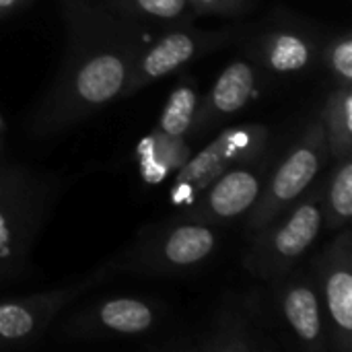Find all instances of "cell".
I'll use <instances>...</instances> for the list:
<instances>
[{
    "instance_id": "obj_18",
    "label": "cell",
    "mask_w": 352,
    "mask_h": 352,
    "mask_svg": "<svg viewBox=\"0 0 352 352\" xmlns=\"http://www.w3.org/2000/svg\"><path fill=\"white\" fill-rule=\"evenodd\" d=\"M198 107L200 101H198L196 87L192 80L184 78L167 97L157 128L171 136H186L196 124Z\"/></svg>"
},
{
    "instance_id": "obj_23",
    "label": "cell",
    "mask_w": 352,
    "mask_h": 352,
    "mask_svg": "<svg viewBox=\"0 0 352 352\" xmlns=\"http://www.w3.org/2000/svg\"><path fill=\"white\" fill-rule=\"evenodd\" d=\"M21 2H23V0H0V16H4V14L12 12Z\"/></svg>"
},
{
    "instance_id": "obj_3",
    "label": "cell",
    "mask_w": 352,
    "mask_h": 352,
    "mask_svg": "<svg viewBox=\"0 0 352 352\" xmlns=\"http://www.w3.org/2000/svg\"><path fill=\"white\" fill-rule=\"evenodd\" d=\"M324 190H314L301 202L297 200L285 214L258 231L254 245L245 258V266L260 278H276L285 274L320 237L324 229L322 217Z\"/></svg>"
},
{
    "instance_id": "obj_1",
    "label": "cell",
    "mask_w": 352,
    "mask_h": 352,
    "mask_svg": "<svg viewBox=\"0 0 352 352\" xmlns=\"http://www.w3.org/2000/svg\"><path fill=\"white\" fill-rule=\"evenodd\" d=\"M56 188L25 167H0V283L27 268Z\"/></svg>"
},
{
    "instance_id": "obj_16",
    "label": "cell",
    "mask_w": 352,
    "mask_h": 352,
    "mask_svg": "<svg viewBox=\"0 0 352 352\" xmlns=\"http://www.w3.org/2000/svg\"><path fill=\"white\" fill-rule=\"evenodd\" d=\"M324 227L334 231L349 225L352 219V155L336 159L330 182L322 198Z\"/></svg>"
},
{
    "instance_id": "obj_9",
    "label": "cell",
    "mask_w": 352,
    "mask_h": 352,
    "mask_svg": "<svg viewBox=\"0 0 352 352\" xmlns=\"http://www.w3.org/2000/svg\"><path fill=\"white\" fill-rule=\"evenodd\" d=\"M322 303L328 336L342 352L352 351V260L351 233L344 231L322 256Z\"/></svg>"
},
{
    "instance_id": "obj_20",
    "label": "cell",
    "mask_w": 352,
    "mask_h": 352,
    "mask_svg": "<svg viewBox=\"0 0 352 352\" xmlns=\"http://www.w3.org/2000/svg\"><path fill=\"white\" fill-rule=\"evenodd\" d=\"M328 64L338 85H352V37L344 33L336 37L328 50Z\"/></svg>"
},
{
    "instance_id": "obj_17",
    "label": "cell",
    "mask_w": 352,
    "mask_h": 352,
    "mask_svg": "<svg viewBox=\"0 0 352 352\" xmlns=\"http://www.w3.org/2000/svg\"><path fill=\"white\" fill-rule=\"evenodd\" d=\"M262 58L270 70L278 74H287L307 68L314 58V50L303 35L291 31H278L264 39Z\"/></svg>"
},
{
    "instance_id": "obj_14",
    "label": "cell",
    "mask_w": 352,
    "mask_h": 352,
    "mask_svg": "<svg viewBox=\"0 0 352 352\" xmlns=\"http://www.w3.org/2000/svg\"><path fill=\"white\" fill-rule=\"evenodd\" d=\"M93 322L111 334H120V336H138L144 334L153 322H155V314L153 309L140 301V299H132V297H118V299H107L103 301L93 316Z\"/></svg>"
},
{
    "instance_id": "obj_13",
    "label": "cell",
    "mask_w": 352,
    "mask_h": 352,
    "mask_svg": "<svg viewBox=\"0 0 352 352\" xmlns=\"http://www.w3.org/2000/svg\"><path fill=\"white\" fill-rule=\"evenodd\" d=\"M192 157L186 136H171L159 128L148 132L136 144V163L146 184H161L173 177Z\"/></svg>"
},
{
    "instance_id": "obj_15",
    "label": "cell",
    "mask_w": 352,
    "mask_h": 352,
    "mask_svg": "<svg viewBox=\"0 0 352 352\" xmlns=\"http://www.w3.org/2000/svg\"><path fill=\"white\" fill-rule=\"evenodd\" d=\"M328 153L336 161L352 155V85H338L326 99L322 109Z\"/></svg>"
},
{
    "instance_id": "obj_11",
    "label": "cell",
    "mask_w": 352,
    "mask_h": 352,
    "mask_svg": "<svg viewBox=\"0 0 352 352\" xmlns=\"http://www.w3.org/2000/svg\"><path fill=\"white\" fill-rule=\"evenodd\" d=\"M256 87H258L256 68L245 60L231 62L214 80L204 105L198 107L196 126H206L219 118L241 111L252 101Z\"/></svg>"
},
{
    "instance_id": "obj_21",
    "label": "cell",
    "mask_w": 352,
    "mask_h": 352,
    "mask_svg": "<svg viewBox=\"0 0 352 352\" xmlns=\"http://www.w3.org/2000/svg\"><path fill=\"white\" fill-rule=\"evenodd\" d=\"M134 8L153 19H177L190 6V0H132Z\"/></svg>"
},
{
    "instance_id": "obj_4",
    "label": "cell",
    "mask_w": 352,
    "mask_h": 352,
    "mask_svg": "<svg viewBox=\"0 0 352 352\" xmlns=\"http://www.w3.org/2000/svg\"><path fill=\"white\" fill-rule=\"evenodd\" d=\"M268 136L270 130L264 124L235 126L221 132L200 153H192L186 165L173 175L171 202L186 206L227 169L254 163L264 153Z\"/></svg>"
},
{
    "instance_id": "obj_8",
    "label": "cell",
    "mask_w": 352,
    "mask_h": 352,
    "mask_svg": "<svg viewBox=\"0 0 352 352\" xmlns=\"http://www.w3.org/2000/svg\"><path fill=\"white\" fill-rule=\"evenodd\" d=\"M262 177L248 165H235L212 179L179 214V221L202 225L225 223L245 214L262 192Z\"/></svg>"
},
{
    "instance_id": "obj_6",
    "label": "cell",
    "mask_w": 352,
    "mask_h": 352,
    "mask_svg": "<svg viewBox=\"0 0 352 352\" xmlns=\"http://www.w3.org/2000/svg\"><path fill=\"white\" fill-rule=\"evenodd\" d=\"M214 248L217 233L210 229V225L179 221L146 239V243L138 250V254H132V258L136 268L173 272L196 268L212 256Z\"/></svg>"
},
{
    "instance_id": "obj_5",
    "label": "cell",
    "mask_w": 352,
    "mask_h": 352,
    "mask_svg": "<svg viewBox=\"0 0 352 352\" xmlns=\"http://www.w3.org/2000/svg\"><path fill=\"white\" fill-rule=\"evenodd\" d=\"M132 66L134 58L118 50H101L82 60L62 93L60 109L54 120L70 122L122 95Z\"/></svg>"
},
{
    "instance_id": "obj_7",
    "label": "cell",
    "mask_w": 352,
    "mask_h": 352,
    "mask_svg": "<svg viewBox=\"0 0 352 352\" xmlns=\"http://www.w3.org/2000/svg\"><path fill=\"white\" fill-rule=\"evenodd\" d=\"M95 278L70 285L66 289L35 293L29 297L2 301L0 303V349H21L35 342L47 324L66 307L72 299H76L82 291H87Z\"/></svg>"
},
{
    "instance_id": "obj_24",
    "label": "cell",
    "mask_w": 352,
    "mask_h": 352,
    "mask_svg": "<svg viewBox=\"0 0 352 352\" xmlns=\"http://www.w3.org/2000/svg\"><path fill=\"white\" fill-rule=\"evenodd\" d=\"M4 130V120H2V116H0V132Z\"/></svg>"
},
{
    "instance_id": "obj_19",
    "label": "cell",
    "mask_w": 352,
    "mask_h": 352,
    "mask_svg": "<svg viewBox=\"0 0 352 352\" xmlns=\"http://www.w3.org/2000/svg\"><path fill=\"white\" fill-rule=\"evenodd\" d=\"M200 349L204 351H252L256 349V342L250 338L243 326L235 324V326L219 328L214 334H210V340L204 342Z\"/></svg>"
},
{
    "instance_id": "obj_12",
    "label": "cell",
    "mask_w": 352,
    "mask_h": 352,
    "mask_svg": "<svg viewBox=\"0 0 352 352\" xmlns=\"http://www.w3.org/2000/svg\"><path fill=\"white\" fill-rule=\"evenodd\" d=\"M283 314L301 340L303 346L318 351L326 349V314H324V303L320 293L309 280H299L291 285L280 299Z\"/></svg>"
},
{
    "instance_id": "obj_2",
    "label": "cell",
    "mask_w": 352,
    "mask_h": 352,
    "mask_svg": "<svg viewBox=\"0 0 352 352\" xmlns=\"http://www.w3.org/2000/svg\"><path fill=\"white\" fill-rule=\"evenodd\" d=\"M328 157V140L320 116L305 128L299 142L280 161L268 186L262 188L258 200L248 210V233L256 235L266 225L283 217V212H287L311 188Z\"/></svg>"
},
{
    "instance_id": "obj_22",
    "label": "cell",
    "mask_w": 352,
    "mask_h": 352,
    "mask_svg": "<svg viewBox=\"0 0 352 352\" xmlns=\"http://www.w3.org/2000/svg\"><path fill=\"white\" fill-rule=\"evenodd\" d=\"M245 2L248 0H190V6L204 14H233L239 12Z\"/></svg>"
},
{
    "instance_id": "obj_10",
    "label": "cell",
    "mask_w": 352,
    "mask_h": 352,
    "mask_svg": "<svg viewBox=\"0 0 352 352\" xmlns=\"http://www.w3.org/2000/svg\"><path fill=\"white\" fill-rule=\"evenodd\" d=\"M204 35L192 31H171L163 35L140 56V60L134 62L124 93H134L144 85L179 70L196 58L204 45Z\"/></svg>"
}]
</instances>
